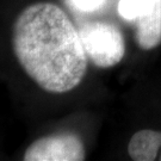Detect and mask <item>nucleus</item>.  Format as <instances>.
Listing matches in <instances>:
<instances>
[{"mask_svg": "<svg viewBox=\"0 0 161 161\" xmlns=\"http://www.w3.org/2000/svg\"><path fill=\"white\" fill-rule=\"evenodd\" d=\"M13 50L25 73L47 92H68L86 74L87 55L79 31L52 3L30 5L19 14Z\"/></svg>", "mask_w": 161, "mask_h": 161, "instance_id": "obj_1", "label": "nucleus"}, {"mask_svg": "<svg viewBox=\"0 0 161 161\" xmlns=\"http://www.w3.org/2000/svg\"><path fill=\"white\" fill-rule=\"evenodd\" d=\"M87 58L97 67L110 68L124 56L125 44L119 29L108 22H88L79 29Z\"/></svg>", "mask_w": 161, "mask_h": 161, "instance_id": "obj_2", "label": "nucleus"}, {"mask_svg": "<svg viewBox=\"0 0 161 161\" xmlns=\"http://www.w3.org/2000/svg\"><path fill=\"white\" fill-rule=\"evenodd\" d=\"M26 161H81L85 149L81 140L72 132L42 137L30 146L24 154Z\"/></svg>", "mask_w": 161, "mask_h": 161, "instance_id": "obj_3", "label": "nucleus"}, {"mask_svg": "<svg viewBox=\"0 0 161 161\" xmlns=\"http://www.w3.org/2000/svg\"><path fill=\"white\" fill-rule=\"evenodd\" d=\"M137 46L143 50L154 49L161 43V0H147L136 19Z\"/></svg>", "mask_w": 161, "mask_h": 161, "instance_id": "obj_4", "label": "nucleus"}, {"mask_svg": "<svg viewBox=\"0 0 161 161\" xmlns=\"http://www.w3.org/2000/svg\"><path fill=\"white\" fill-rule=\"evenodd\" d=\"M128 153L135 161H153L158 156L161 160V131L143 129L134 134L128 144Z\"/></svg>", "mask_w": 161, "mask_h": 161, "instance_id": "obj_5", "label": "nucleus"}, {"mask_svg": "<svg viewBox=\"0 0 161 161\" xmlns=\"http://www.w3.org/2000/svg\"><path fill=\"white\" fill-rule=\"evenodd\" d=\"M69 8L79 14H91L102 11L108 4V0H66Z\"/></svg>", "mask_w": 161, "mask_h": 161, "instance_id": "obj_6", "label": "nucleus"}, {"mask_svg": "<svg viewBox=\"0 0 161 161\" xmlns=\"http://www.w3.org/2000/svg\"><path fill=\"white\" fill-rule=\"evenodd\" d=\"M147 0H119L118 13L128 22H136Z\"/></svg>", "mask_w": 161, "mask_h": 161, "instance_id": "obj_7", "label": "nucleus"}]
</instances>
